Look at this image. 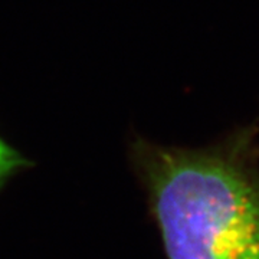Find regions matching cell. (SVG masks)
I'll return each mask as SVG.
<instances>
[{"mask_svg": "<svg viewBox=\"0 0 259 259\" xmlns=\"http://www.w3.org/2000/svg\"><path fill=\"white\" fill-rule=\"evenodd\" d=\"M168 259H259V140L137 148Z\"/></svg>", "mask_w": 259, "mask_h": 259, "instance_id": "cell-1", "label": "cell"}, {"mask_svg": "<svg viewBox=\"0 0 259 259\" xmlns=\"http://www.w3.org/2000/svg\"><path fill=\"white\" fill-rule=\"evenodd\" d=\"M25 163L26 160L15 148H12L8 143L0 139V186Z\"/></svg>", "mask_w": 259, "mask_h": 259, "instance_id": "cell-2", "label": "cell"}]
</instances>
